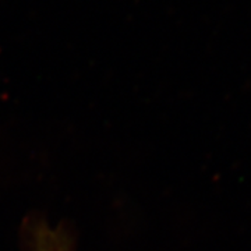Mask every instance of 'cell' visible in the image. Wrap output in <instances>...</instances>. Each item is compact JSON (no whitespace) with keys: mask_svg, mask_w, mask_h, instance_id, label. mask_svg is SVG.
<instances>
[{"mask_svg":"<svg viewBox=\"0 0 251 251\" xmlns=\"http://www.w3.org/2000/svg\"><path fill=\"white\" fill-rule=\"evenodd\" d=\"M36 251H64L63 250L62 244L57 239L53 237H42L39 242H38V249Z\"/></svg>","mask_w":251,"mask_h":251,"instance_id":"6da1fadb","label":"cell"}]
</instances>
